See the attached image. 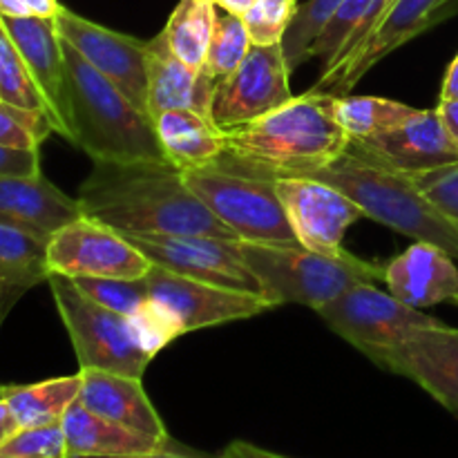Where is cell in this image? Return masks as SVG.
<instances>
[{
  "instance_id": "21",
  "label": "cell",
  "mask_w": 458,
  "mask_h": 458,
  "mask_svg": "<svg viewBox=\"0 0 458 458\" xmlns=\"http://www.w3.org/2000/svg\"><path fill=\"white\" fill-rule=\"evenodd\" d=\"M81 378L79 403L89 411L134 432L168 438L159 411L143 389V378L98 369H81Z\"/></svg>"
},
{
  "instance_id": "30",
  "label": "cell",
  "mask_w": 458,
  "mask_h": 458,
  "mask_svg": "<svg viewBox=\"0 0 458 458\" xmlns=\"http://www.w3.org/2000/svg\"><path fill=\"white\" fill-rule=\"evenodd\" d=\"M0 98L18 107L45 112L43 97L3 25H0Z\"/></svg>"
},
{
  "instance_id": "15",
  "label": "cell",
  "mask_w": 458,
  "mask_h": 458,
  "mask_svg": "<svg viewBox=\"0 0 458 458\" xmlns=\"http://www.w3.org/2000/svg\"><path fill=\"white\" fill-rule=\"evenodd\" d=\"M276 191L295 237L311 250H343L347 228L365 217L347 195L320 179L280 177L276 179Z\"/></svg>"
},
{
  "instance_id": "34",
  "label": "cell",
  "mask_w": 458,
  "mask_h": 458,
  "mask_svg": "<svg viewBox=\"0 0 458 458\" xmlns=\"http://www.w3.org/2000/svg\"><path fill=\"white\" fill-rule=\"evenodd\" d=\"M298 12V0H255L244 13L246 30L253 45L282 43L291 21Z\"/></svg>"
},
{
  "instance_id": "26",
  "label": "cell",
  "mask_w": 458,
  "mask_h": 458,
  "mask_svg": "<svg viewBox=\"0 0 458 458\" xmlns=\"http://www.w3.org/2000/svg\"><path fill=\"white\" fill-rule=\"evenodd\" d=\"M217 22L215 0H179L164 27L170 49L186 65L204 70L206 54Z\"/></svg>"
},
{
  "instance_id": "14",
  "label": "cell",
  "mask_w": 458,
  "mask_h": 458,
  "mask_svg": "<svg viewBox=\"0 0 458 458\" xmlns=\"http://www.w3.org/2000/svg\"><path fill=\"white\" fill-rule=\"evenodd\" d=\"M353 152L416 179L458 164V146L438 110H416L401 125L349 143Z\"/></svg>"
},
{
  "instance_id": "25",
  "label": "cell",
  "mask_w": 458,
  "mask_h": 458,
  "mask_svg": "<svg viewBox=\"0 0 458 458\" xmlns=\"http://www.w3.org/2000/svg\"><path fill=\"white\" fill-rule=\"evenodd\" d=\"M47 242L25 228L0 222V282L30 291L52 276L47 267Z\"/></svg>"
},
{
  "instance_id": "4",
  "label": "cell",
  "mask_w": 458,
  "mask_h": 458,
  "mask_svg": "<svg viewBox=\"0 0 458 458\" xmlns=\"http://www.w3.org/2000/svg\"><path fill=\"white\" fill-rule=\"evenodd\" d=\"M347 195L365 217L385 224L414 242H428L458 259V222L447 217L407 174L360 157L352 148L309 174Z\"/></svg>"
},
{
  "instance_id": "12",
  "label": "cell",
  "mask_w": 458,
  "mask_h": 458,
  "mask_svg": "<svg viewBox=\"0 0 458 458\" xmlns=\"http://www.w3.org/2000/svg\"><path fill=\"white\" fill-rule=\"evenodd\" d=\"M143 280H146L150 300L161 304L174 318L183 334L224 325V322L249 320L273 307L264 295L191 280L155 264Z\"/></svg>"
},
{
  "instance_id": "1",
  "label": "cell",
  "mask_w": 458,
  "mask_h": 458,
  "mask_svg": "<svg viewBox=\"0 0 458 458\" xmlns=\"http://www.w3.org/2000/svg\"><path fill=\"white\" fill-rule=\"evenodd\" d=\"M81 215L123 235L170 233L240 240L186 186L182 170L164 161H92L81 183Z\"/></svg>"
},
{
  "instance_id": "24",
  "label": "cell",
  "mask_w": 458,
  "mask_h": 458,
  "mask_svg": "<svg viewBox=\"0 0 458 458\" xmlns=\"http://www.w3.org/2000/svg\"><path fill=\"white\" fill-rule=\"evenodd\" d=\"M81 371L76 376L49 378L31 385H4L3 398L12 407L21 428L61 423L65 411L79 401Z\"/></svg>"
},
{
  "instance_id": "23",
  "label": "cell",
  "mask_w": 458,
  "mask_h": 458,
  "mask_svg": "<svg viewBox=\"0 0 458 458\" xmlns=\"http://www.w3.org/2000/svg\"><path fill=\"white\" fill-rule=\"evenodd\" d=\"M155 130L165 159L179 170L213 165L226 152L224 130L201 112L168 110L157 116Z\"/></svg>"
},
{
  "instance_id": "43",
  "label": "cell",
  "mask_w": 458,
  "mask_h": 458,
  "mask_svg": "<svg viewBox=\"0 0 458 458\" xmlns=\"http://www.w3.org/2000/svg\"><path fill=\"white\" fill-rule=\"evenodd\" d=\"M458 98V56L447 67V74L443 79L441 101H456Z\"/></svg>"
},
{
  "instance_id": "48",
  "label": "cell",
  "mask_w": 458,
  "mask_h": 458,
  "mask_svg": "<svg viewBox=\"0 0 458 458\" xmlns=\"http://www.w3.org/2000/svg\"><path fill=\"white\" fill-rule=\"evenodd\" d=\"M0 396H3V385H0Z\"/></svg>"
},
{
  "instance_id": "11",
  "label": "cell",
  "mask_w": 458,
  "mask_h": 458,
  "mask_svg": "<svg viewBox=\"0 0 458 458\" xmlns=\"http://www.w3.org/2000/svg\"><path fill=\"white\" fill-rule=\"evenodd\" d=\"M282 43L253 45L235 72L215 85L210 119L222 130L259 119L293 98Z\"/></svg>"
},
{
  "instance_id": "32",
  "label": "cell",
  "mask_w": 458,
  "mask_h": 458,
  "mask_svg": "<svg viewBox=\"0 0 458 458\" xmlns=\"http://www.w3.org/2000/svg\"><path fill=\"white\" fill-rule=\"evenodd\" d=\"M81 291L101 307L121 316H132L150 295L143 277L139 280H121V277H72Z\"/></svg>"
},
{
  "instance_id": "20",
  "label": "cell",
  "mask_w": 458,
  "mask_h": 458,
  "mask_svg": "<svg viewBox=\"0 0 458 458\" xmlns=\"http://www.w3.org/2000/svg\"><path fill=\"white\" fill-rule=\"evenodd\" d=\"M81 217L79 201L40 174H0V222L52 237L58 228Z\"/></svg>"
},
{
  "instance_id": "28",
  "label": "cell",
  "mask_w": 458,
  "mask_h": 458,
  "mask_svg": "<svg viewBox=\"0 0 458 458\" xmlns=\"http://www.w3.org/2000/svg\"><path fill=\"white\" fill-rule=\"evenodd\" d=\"M343 3L344 0H307V3L298 4V12L282 38V49H284L291 72L298 70L302 63L311 58L309 56L311 47L327 30L335 12L343 7Z\"/></svg>"
},
{
  "instance_id": "36",
  "label": "cell",
  "mask_w": 458,
  "mask_h": 458,
  "mask_svg": "<svg viewBox=\"0 0 458 458\" xmlns=\"http://www.w3.org/2000/svg\"><path fill=\"white\" fill-rule=\"evenodd\" d=\"M414 182L447 217L458 222V164L420 174Z\"/></svg>"
},
{
  "instance_id": "9",
  "label": "cell",
  "mask_w": 458,
  "mask_h": 458,
  "mask_svg": "<svg viewBox=\"0 0 458 458\" xmlns=\"http://www.w3.org/2000/svg\"><path fill=\"white\" fill-rule=\"evenodd\" d=\"M125 237L155 267L224 289L264 295L262 284L242 258L240 240L170 233H134Z\"/></svg>"
},
{
  "instance_id": "3",
  "label": "cell",
  "mask_w": 458,
  "mask_h": 458,
  "mask_svg": "<svg viewBox=\"0 0 458 458\" xmlns=\"http://www.w3.org/2000/svg\"><path fill=\"white\" fill-rule=\"evenodd\" d=\"M70 141L92 161H164L155 121L63 40Z\"/></svg>"
},
{
  "instance_id": "45",
  "label": "cell",
  "mask_w": 458,
  "mask_h": 458,
  "mask_svg": "<svg viewBox=\"0 0 458 458\" xmlns=\"http://www.w3.org/2000/svg\"><path fill=\"white\" fill-rule=\"evenodd\" d=\"M0 16L25 18V16H31V13L30 9H27L25 0H0Z\"/></svg>"
},
{
  "instance_id": "2",
  "label": "cell",
  "mask_w": 458,
  "mask_h": 458,
  "mask_svg": "<svg viewBox=\"0 0 458 458\" xmlns=\"http://www.w3.org/2000/svg\"><path fill=\"white\" fill-rule=\"evenodd\" d=\"M335 101V94L309 89L259 119L224 130L226 152L217 164L268 179L309 177L343 157L352 143Z\"/></svg>"
},
{
  "instance_id": "46",
  "label": "cell",
  "mask_w": 458,
  "mask_h": 458,
  "mask_svg": "<svg viewBox=\"0 0 458 458\" xmlns=\"http://www.w3.org/2000/svg\"><path fill=\"white\" fill-rule=\"evenodd\" d=\"M215 4L228 13H240V16H244V13L253 7L255 0H215Z\"/></svg>"
},
{
  "instance_id": "10",
  "label": "cell",
  "mask_w": 458,
  "mask_h": 458,
  "mask_svg": "<svg viewBox=\"0 0 458 458\" xmlns=\"http://www.w3.org/2000/svg\"><path fill=\"white\" fill-rule=\"evenodd\" d=\"M49 273L67 277H146L152 262L123 235L85 215L58 228L47 242Z\"/></svg>"
},
{
  "instance_id": "18",
  "label": "cell",
  "mask_w": 458,
  "mask_h": 458,
  "mask_svg": "<svg viewBox=\"0 0 458 458\" xmlns=\"http://www.w3.org/2000/svg\"><path fill=\"white\" fill-rule=\"evenodd\" d=\"M383 282L389 293L414 309L458 304V267L447 250L428 242H414L385 264Z\"/></svg>"
},
{
  "instance_id": "29",
  "label": "cell",
  "mask_w": 458,
  "mask_h": 458,
  "mask_svg": "<svg viewBox=\"0 0 458 458\" xmlns=\"http://www.w3.org/2000/svg\"><path fill=\"white\" fill-rule=\"evenodd\" d=\"M250 47H253V40H250L249 30H246L244 16L228 12L222 13L215 22L213 40H210L208 54H206L204 70L208 72L210 79L219 83L240 67V63L244 61Z\"/></svg>"
},
{
  "instance_id": "8",
  "label": "cell",
  "mask_w": 458,
  "mask_h": 458,
  "mask_svg": "<svg viewBox=\"0 0 458 458\" xmlns=\"http://www.w3.org/2000/svg\"><path fill=\"white\" fill-rule=\"evenodd\" d=\"M318 316L349 344L380 367L383 358L411 331L437 325V318L383 293L374 284H358L334 302L318 309Z\"/></svg>"
},
{
  "instance_id": "47",
  "label": "cell",
  "mask_w": 458,
  "mask_h": 458,
  "mask_svg": "<svg viewBox=\"0 0 458 458\" xmlns=\"http://www.w3.org/2000/svg\"><path fill=\"white\" fill-rule=\"evenodd\" d=\"M447 21H450V18H454V16H458V0H450V4H447Z\"/></svg>"
},
{
  "instance_id": "13",
  "label": "cell",
  "mask_w": 458,
  "mask_h": 458,
  "mask_svg": "<svg viewBox=\"0 0 458 458\" xmlns=\"http://www.w3.org/2000/svg\"><path fill=\"white\" fill-rule=\"evenodd\" d=\"M56 31L89 65L110 79L134 106H148V40L107 30L98 22L61 7L54 16ZM148 112V110H146Z\"/></svg>"
},
{
  "instance_id": "40",
  "label": "cell",
  "mask_w": 458,
  "mask_h": 458,
  "mask_svg": "<svg viewBox=\"0 0 458 458\" xmlns=\"http://www.w3.org/2000/svg\"><path fill=\"white\" fill-rule=\"evenodd\" d=\"M18 429H21V425H18L12 407H9L7 401L0 396V447H3L4 443H7L9 438L18 432Z\"/></svg>"
},
{
  "instance_id": "27",
  "label": "cell",
  "mask_w": 458,
  "mask_h": 458,
  "mask_svg": "<svg viewBox=\"0 0 458 458\" xmlns=\"http://www.w3.org/2000/svg\"><path fill=\"white\" fill-rule=\"evenodd\" d=\"M419 107L383 97H338L335 114L340 125L353 139H367L392 130L410 119Z\"/></svg>"
},
{
  "instance_id": "19",
  "label": "cell",
  "mask_w": 458,
  "mask_h": 458,
  "mask_svg": "<svg viewBox=\"0 0 458 458\" xmlns=\"http://www.w3.org/2000/svg\"><path fill=\"white\" fill-rule=\"evenodd\" d=\"M215 85L206 70L186 65L170 49L164 31L148 40V114L155 121L168 110H195L210 116Z\"/></svg>"
},
{
  "instance_id": "35",
  "label": "cell",
  "mask_w": 458,
  "mask_h": 458,
  "mask_svg": "<svg viewBox=\"0 0 458 458\" xmlns=\"http://www.w3.org/2000/svg\"><path fill=\"white\" fill-rule=\"evenodd\" d=\"M0 458H70L63 425L21 428L0 447Z\"/></svg>"
},
{
  "instance_id": "6",
  "label": "cell",
  "mask_w": 458,
  "mask_h": 458,
  "mask_svg": "<svg viewBox=\"0 0 458 458\" xmlns=\"http://www.w3.org/2000/svg\"><path fill=\"white\" fill-rule=\"evenodd\" d=\"M186 186L226 224L240 242L300 244L276 191V179L242 173L228 165L182 170Z\"/></svg>"
},
{
  "instance_id": "7",
  "label": "cell",
  "mask_w": 458,
  "mask_h": 458,
  "mask_svg": "<svg viewBox=\"0 0 458 458\" xmlns=\"http://www.w3.org/2000/svg\"><path fill=\"white\" fill-rule=\"evenodd\" d=\"M47 284L58 316L74 344L81 369L143 378L152 358L134 343L128 318L94 302L72 277L52 273Z\"/></svg>"
},
{
  "instance_id": "37",
  "label": "cell",
  "mask_w": 458,
  "mask_h": 458,
  "mask_svg": "<svg viewBox=\"0 0 458 458\" xmlns=\"http://www.w3.org/2000/svg\"><path fill=\"white\" fill-rule=\"evenodd\" d=\"M0 174H18V177L40 174V150L0 146Z\"/></svg>"
},
{
  "instance_id": "16",
  "label": "cell",
  "mask_w": 458,
  "mask_h": 458,
  "mask_svg": "<svg viewBox=\"0 0 458 458\" xmlns=\"http://www.w3.org/2000/svg\"><path fill=\"white\" fill-rule=\"evenodd\" d=\"M380 367L405 376L458 416V329L443 325L420 327L383 358Z\"/></svg>"
},
{
  "instance_id": "38",
  "label": "cell",
  "mask_w": 458,
  "mask_h": 458,
  "mask_svg": "<svg viewBox=\"0 0 458 458\" xmlns=\"http://www.w3.org/2000/svg\"><path fill=\"white\" fill-rule=\"evenodd\" d=\"M217 458H286V456L276 454V452L262 450V447L253 445V443L233 441L231 445L224 447V452Z\"/></svg>"
},
{
  "instance_id": "31",
  "label": "cell",
  "mask_w": 458,
  "mask_h": 458,
  "mask_svg": "<svg viewBox=\"0 0 458 458\" xmlns=\"http://www.w3.org/2000/svg\"><path fill=\"white\" fill-rule=\"evenodd\" d=\"M52 132V121L45 112L18 107L0 98V146L40 150Z\"/></svg>"
},
{
  "instance_id": "41",
  "label": "cell",
  "mask_w": 458,
  "mask_h": 458,
  "mask_svg": "<svg viewBox=\"0 0 458 458\" xmlns=\"http://www.w3.org/2000/svg\"><path fill=\"white\" fill-rule=\"evenodd\" d=\"M27 291L18 289V286L7 284V282H0V327H3L4 318L9 316V311L13 309V304L25 295Z\"/></svg>"
},
{
  "instance_id": "42",
  "label": "cell",
  "mask_w": 458,
  "mask_h": 458,
  "mask_svg": "<svg viewBox=\"0 0 458 458\" xmlns=\"http://www.w3.org/2000/svg\"><path fill=\"white\" fill-rule=\"evenodd\" d=\"M437 110L441 114L443 125H445L450 137L454 139V143L458 146V98L456 101H441Z\"/></svg>"
},
{
  "instance_id": "39",
  "label": "cell",
  "mask_w": 458,
  "mask_h": 458,
  "mask_svg": "<svg viewBox=\"0 0 458 458\" xmlns=\"http://www.w3.org/2000/svg\"><path fill=\"white\" fill-rule=\"evenodd\" d=\"M74 458H217V456H204L199 452L186 450L177 443L170 450H161V452H150V454H134V456H74Z\"/></svg>"
},
{
  "instance_id": "33",
  "label": "cell",
  "mask_w": 458,
  "mask_h": 458,
  "mask_svg": "<svg viewBox=\"0 0 458 458\" xmlns=\"http://www.w3.org/2000/svg\"><path fill=\"white\" fill-rule=\"evenodd\" d=\"M128 325L134 343L150 358H155L161 349L168 347L174 338L183 335V331L179 329L174 318L161 304H157L150 298L132 316H128Z\"/></svg>"
},
{
  "instance_id": "44",
  "label": "cell",
  "mask_w": 458,
  "mask_h": 458,
  "mask_svg": "<svg viewBox=\"0 0 458 458\" xmlns=\"http://www.w3.org/2000/svg\"><path fill=\"white\" fill-rule=\"evenodd\" d=\"M25 4L31 16L38 18H54L58 13V9L63 7L58 0H25Z\"/></svg>"
},
{
  "instance_id": "5",
  "label": "cell",
  "mask_w": 458,
  "mask_h": 458,
  "mask_svg": "<svg viewBox=\"0 0 458 458\" xmlns=\"http://www.w3.org/2000/svg\"><path fill=\"white\" fill-rule=\"evenodd\" d=\"M240 253L273 307L302 304L318 311L353 286L374 284L385 277V264L367 262L344 249L320 253L302 244L240 242Z\"/></svg>"
},
{
  "instance_id": "17",
  "label": "cell",
  "mask_w": 458,
  "mask_h": 458,
  "mask_svg": "<svg viewBox=\"0 0 458 458\" xmlns=\"http://www.w3.org/2000/svg\"><path fill=\"white\" fill-rule=\"evenodd\" d=\"M0 25L21 52L36 88L45 101V112L54 132L70 141V112H67V74L63 38L54 18H9L0 16Z\"/></svg>"
},
{
  "instance_id": "22",
  "label": "cell",
  "mask_w": 458,
  "mask_h": 458,
  "mask_svg": "<svg viewBox=\"0 0 458 458\" xmlns=\"http://www.w3.org/2000/svg\"><path fill=\"white\" fill-rule=\"evenodd\" d=\"M65 434L67 454L74 456H134L170 450L177 443L173 438H157L134 432L119 423L94 414L79 401L65 411L61 420Z\"/></svg>"
}]
</instances>
